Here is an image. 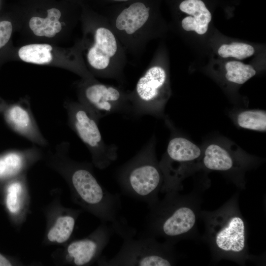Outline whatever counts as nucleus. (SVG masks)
<instances>
[{"mask_svg": "<svg viewBox=\"0 0 266 266\" xmlns=\"http://www.w3.org/2000/svg\"><path fill=\"white\" fill-rule=\"evenodd\" d=\"M202 189L196 188L187 194L166 193L162 200L149 207L141 235L163 238L174 245L184 239H199Z\"/></svg>", "mask_w": 266, "mask_h": 266, "instance_id": "nucleus-1", "label": "nucleus"}, {"mask_svg": "<svg viewBox=\"0 0 266 266\" xmlns=\"http://www.w3.org/2000/svg\"><path fill=\"white\" fill-rule=\"evenodd\" d=\"M239 192L215 210H201L205 232L201 238L209 247L212 260H230L243 266L252 259L249 253L246 221L238 205Z\"/></svg>", "mask_w": 266, "mask_h": 266, "instance_id": "nucleus-2", "label": "nucleus"}, {"mask_svg": "<svg viewBox=\"0 0 266 266\" xmlns=\"http://www.w3.org/2000/svg\"><path fill=\"white\" fill-rule=\"evenodd\" d=\"M154 136L131 159L117 169L115 177L121 192L148 208L159 200L163 174L155 152Z\"/></svg>", "mask_w": 266, "mask_h": 266, "instance_id": "nucleus-3", "label": "nucleus"}, {"mask_svg": "<svg viewBox=\"0 0 266 266\" xmlns=\"http://www.w3.org/2000/svg\"><path fill=\"white\" fill-rule=\"evenodd\" d=\"M154 10L153 0L105 6L104 16L126 52L137 56L144 50Z\"/></svg>", "mask_w": 266, "mask_h": 266, "instance_id": "nucleus-4", "label": "nucleus"}, {"mask_svg": "<svg viewBox=\"0 0 266 266\" xmlns=\"http://www.w3.org/2000/svg\"><path fill=\"white\" fill-rule=\"evenodd\" d=\"M68 176L77 197L103 223L117 224L123 217L120 195L113 194L101 185L89 166L70 165Z\"/></svg>", "mask_w": 266, "mask_h": 266, "instance_id": "nucleus-5", "label": "nucleus"}, {"mask_svg": "<svg viewBox=\"0 0 266 266\" xmlns=\"http://www.w3.org/2000/svg\"><path fill=\"white\" fill-rule=\"evenodd\" d=\"M123 244L113 257H101L98 264L103 266H170L176 264L179 256L174 244L141 235L138 238H123Z\"/></svg>", "mask_w": 266, "mask_h": 266, "instance_id": "nucleus-6", "label": "nucleus"}, {"mask_svg": "<svg viewBox=\"0 0 266 266\" xmlns=\"http://www.w3.org/2000/svg\"><path fill=\"white\" fill-rule=\"evenodd\" d=\"M94 30L93 42L86 54L87 63L98 76L125 82L126 52L105 17Z\"/></svg>", "mask_w": 266, "mask_h": 266, "instance_id": "nucleus-7", "label": "nucleus"}, {"mask_svg": "<svg viewBox=\"0 0 266 266\" xmlns=\"http://www.w3.org/2000/svg\"><path fill=\"white\" fill-rule=\"evenodd\" d=\"M70 128L91 154L94 165L100 169L108 167L118 158V147L104 141L99 128V120L78 101H68L64 105Z\"/></svg>", "mask_w": 266, "mask_h": 266, "instance_id": "nucleus-8", "label": "nucleus"}, {"mask_svg": "<svg viewBox=\"0 0 266 266\" xmlns=\"http://www.w3.org/2000/svg\"><path fill=\"white\" fill-rule=\"evenodd\" d=\"M170 96L166 70L158 65H150L129 91L131 115L134 117L164 116L166 104Z\"/></svg>", "mask_w": 266, "mask_h": 266, "instance_id": "nucleus-9", "label": "nucleus"}, {"mask_svg": "<svg viewBox=\"0 0 266 266\" xmlns=\"http://www.w3.org/2000/svg\"><path fill=\"white\" fill-rule=\"evenodd\" d=\"M202 153L200 147L185 137H171L159 162L164 178L160 192L166 194L182 190L183 180L200 168Z\"/></svg>", "mask_w": 266, "mask_h": 266, "instance_id": "nucleus-10", "label": "nucleus"}, {"mask_svg": "<svg viewBox=\"0 0 266 266\" xmlns=\"http://www.w3.org/2000/svg\"><path fill=\"white\" fill-rule=\"evenodd\" d=\"M78 102L99 121L115 113L131 115L129 91L121 87L100 83L94 79H86L80 85Z\"/></svg>", "mask_w": 266, "mask_h": 266, "instance_id": "nucleus-11", "label": "nucleus"}, {"mask_svg": "<svg viewBox=\"0 0 266 266\" xmlns=\"http://www.w3.org/2000/svg\"><path fill=\"white\" fill-rule=\"evenodd\" d=\"M254 163L253 158L237 150L212 143L202 153L200 168L217 171L227 177L239 189H245L244 174Z\"/></svg>", "mask_w": 266, "mask_h": 266, "instance_id": "nucleus-12", "label": "nucleus"}, {"mask_svg": "<svg viewBox=\"0 0 266 266\" xmlns=\"http://www.w3.org/2000/svg\"><path fill=\"white\" fill-rule=\"evenodd\" d=\"M2 114L5 123L13 132L34 145L43 147L48 145V141L39 130L27 100L7 103Z\"/></svg>", "mask_w": 266, "mask_h": 266, "instance_id": "nucleus-13", "label": "nucleus"}, {"mask_svg": "<svg viewBox=\"0 0 266 266\" xmlns=\"http://www.w3.org/2000/svg\"><path fill=\"white\" fill-rule=\"evenodd\" d=\"M113 233L111 226L103 223L91 237L71 242L67 248L68 256L76 266L90 264L100 257Z\"/></svg>", "mask_w": 266, "mask_h": 266, "instance_id": "nucleus-14", "label": "nucleus"}, {"mask_svg": "<svg viewBox=\"0 0 266 266\" xmlns=\"http://www.w3.org/2000/svg\"><path fill=\"white\" fill-rule=\"evenodd\" d=\"M179 8L182 12L194 16H187L182 20L181 26L184 30L194 31L199 34L207 32L212 16L202 0H183L180 3Z\"/></svg>", "mask_w": 266, "mask_h": 266, "instance_id": "nucleus-15", "label": "nucleus"}, {"mask_svg": "<svg viewBox=\"0 0 266 266\" xmlns=\"http://www.w3.org/2000/svg\"><path fill=\"white\" fill-rule=\"evenodd\" d=\"M36 145L25 150H12L0 157V178H4L16 175L23 170L28 159L38 154Z\"/></svg>", "mask_w": 266, "mask_h": 266, "instance_id": "nucleus-16", "label": "nucleus"}, {"mask_svg": "<svg viewBox=\"0 0 266 266\" xmlns=\"http://www.w3.org/2000/svg\"><path fill=\"white\" fill-rule=\"evenodd\" d=\"M47 12L46 18L32 17L29 21V27L36 36L53 37L62 30V24L59 21L61 12L55 8L49 9Z\"/></svg>", "mask_w": 266, "mask_h": 266, "instance_id": "nucleus-17", "label": "nucleus"}, {"mask_svg": "<svg viewBox=\"0 0 266 266\" xmlns=\"http://www.w3.org/2000/svg\"><path fill=\"white\" fill-rule=\"evenodd\" d=\"M52 47L48 44H31L21 47L18 51V55L25 62L44 65L52 60Z\"/></svg>", "mask_w": 266, "mask_h": 266, "instance_id": "nucleus-18", "label": "nucleus"}, {"mask_svg": "<svg viewBox=\"0 0 266 266\" xmlns=\"http://www.w3.org/2000/svg\"><path fill=\"white\" fill-rule=\"evenodd\" d=\"M236 121L241 128L260 132L266 130V113L264 110L242 111L237 114Z\"/></svg>", "mask_w": 266, "mask_h": 266, "instance_id": "nucleus-19", "label": "nucleus"}, {"mask_svg": "<svg viewBox=\"0 0 266 266\" xmlns=\"http://www.w3.org/2000/svg\"><path fill=\"white\" fill-rule=\"evenodd\" d=\"M75 222V218L72 216L59 217L48 232L47 237L49 240L59 243L67 241L73 232Z\"/></svg>", "mask_w": 266, "mask_h": 266, "instance_id": "nucleus-20", "label": "nucleus"}, {"mask_svg": "<svg viewBox=\"0 0 266 266\" xmlns=\"http://www.w3.org/2000/svg\"><path fill=\"white\" fill-rule=\"evenodd\" d=\"M225 69L226 79L237 84H244L256 73L251 65L238 61L228 62L225 65Z\"/></svg>", "mask_w": 266, "mask_h": 266, "instance_id": "nucleus-21", "label": "nucleus"}, {"mask_svg": "<svg viewBox=\"0 0 266 266\" xmlns=\"http://www.w3.org/2000/svg\"><path fill=\"white\" fill-rule=\"evenodd\" d=\"M254 52V48L251 45L237 42L230 44H223L218 50V54L223 58L232 57L239 60L252 56Z\"/></svg>", "mask_w": 266, "mask_h": 266, "instance_id": "nucleus-22", "label": "nucleus"}, {"mask_svg": "<svg viewBox=\"0 0 266 266\" xmlns=\"http://www.w3.org/2000/svg\"><path fill=\"white\" fill-rule=\"evenodd\" d=\"M21 184L19 182L11 183L8 188L6 204L11 213H16L20 209L18 195L21 190Z\"/></svg>", "mask_w": 266, "mask_h": 266, "instance_id": "nucleus-23", "label": "nucleus"}, {"mask_svg": "<svg viewBox=\"0 0 266 266\" xmlns=\"http://www.w3.org/2000/svg\"><path fill=\"white\" fill-rule=\"evenodd\" d=\"M12 25L10 21H0V48L9 41L12 32Z\"/></svg>", "mask_w": 266, "mask_h": 266, "instance_id": "nucleus-24", "label": "nucleus"}, {"mask_svg": "<svg viewBox=\"0 0 266 266\" xmlns=\"http://www.w3.org/2000/svg\"><path fill=\"white\" fill-rule=\"evenodd\" d=\"M104 3V5L107 6L113 4L122 3L130 1L131 0H101Z\"/></svg>", "mask_w": 266, "mask_h": 266, "instance_id": "nucleus-25", "label": "nucleus"}, {"mask_svg": "<svg viewBox=\"0 0 266 266\" xmlns=\"http://www.w3.org/2000/svg\"><path fill=\"white\" fill-rule=\"evenodd\" d=\"M11 263L2 255L0 254V266H9Z\"/></svg>", "mask_w": 266, "mask_h": 266, "instance_id": "nucleus-26", "label": "nucleus"}, {"mask_svg": "<svg viewBox=\"0 0 266 266\" xmlns=\"http://www.w3.org/2000/svg\"><path fill=\"white\" fill-rule=\"evenodd\" d=\"M7 103L4 100L0 98V113H2Z\"/></svg>", "mask_w": 266, "mask_h": 266, "instance_id": "nucleus-27", "label": "nucleus"}]
</instances>
